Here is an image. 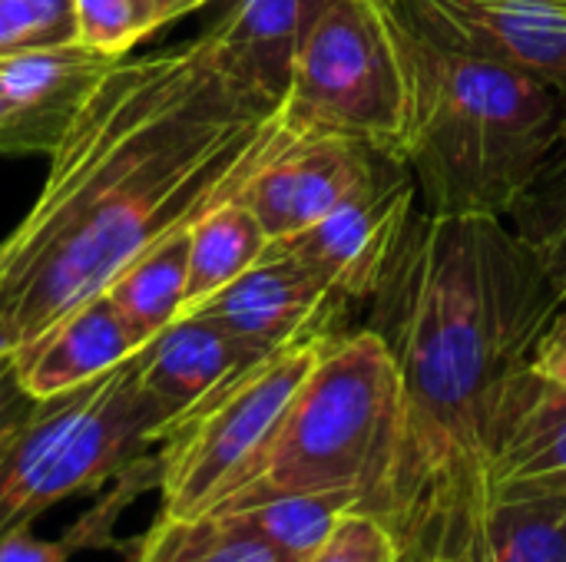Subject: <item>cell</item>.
<instances>
[{"instance_id": "9a60e30c", "label": "cell", "mask_w": 566, "mask_h": 562, "mask_svg": "<svg viewBox=\"0 0 566 562\" xmlns=\"http://www.w3.org/2000/svg\"><path fill=\"white\" fill-rule=\"evenodd\" d=\"M139 348L143 341L123 321L109 295L99 291L66 311L13 361L27 394L46 401L53 394L96 381L99 374L129 361Z\"/></svg>"}, {"instance_id": "44dd1931", "label": "cell", "mask_w": 566, "mask_h": 562, "mask_svg": "<svg viewBox=\"0 0 566 562\" xmlns=\"http://www.w3.org/2000/svg\"><path fill=\"white\" fill-rule=\"evenodd\" d=\"M507 225L514 235L531 248L537 258L554 301L557 315L566 311V116L541 159V169L507 212Z\"/></svg>"}, {"instance_id": "d6986e66", "label": "cell", "mask_w": 566, "mask_h": 562, "mask_svg": "<svg viewBox=\"0 0 566 562\" xmlns=\"http://www.w3.org/2000/svg\"><path fill=\"white\" fill-rule=\"evenodd\" d=\"M269 235L255 212L239 199H226L202 212L189 225V272H186V301L182 315L235 282L245 268H252L265 248Z\"/></svg>"}, {"instance_id": "6da1fadb", "label": "cell", "mask_w": 566, "mask_h": 562, "mask_svg": "<svg viewBox=\"0 0 566 562\" xmlns=\"http://www.w3.org/2000/svg\"><path fill=\"white\" fill-rule=\"evenodd\" d=\"M282 132L219 76L206 40L123 56L50 149L36 202L0 242V351L46 328L149 245L239 195Z\"/></svg>"}, {"instance_id": "484cf974", "label": "cell", "mask_w": 566, "mask_h": 562, "mask_svg": "<svg viewBox=\"0 0 566 562\" xmlns=\"http://www.w3.org/2000/svg\"><path fill=\"white\" fill-rule=\"evenodd\" d=\"M33 411H36V397H30L27 388L20 384L13 354H0V460L10 450V444L20 437Z\"/></svg>"}, {"instance_id": "52a82bcc", "label": "cell", "mask_w": 566, "mask_h": 562, "mask_svg": "<svg viewBox=\"0 0 566 562\" xmlns=\"http://www.w3.org/2000/svg\"><path fill=\"white\" fill-rule=\"evenodd\" d=\"M292 132H335L401 162L405 73L388 0H322L279 109Z\"/></svg>"}, {"instance_id": "d4e9b609", "label": "cell", "mask_w": 566, "mask_h": 562, "mask_svg": "<svg viewBox=\"0 0 566 562\" xmlns=\"http://www.w3.org/2000/svg\"><path fill=\"white\" fill-rule=\"evenodd\" d=\"M308 562H401V547L381 517L355 510L342 517Z\"/></svg>"}, {"instance_id": "5bb4252c", "label": "cell", "mask_w": 566, "mask_h": 562, "mask_svg": "<svg viewBox=\"0 0 566 562\" xmlns=\"http://www.w3.org/2000/svg\"><path fill=\"white\" fill-rule=\"evenodd\" d=\"M262 358L269 354L252 351L219 325L196 315H179L136 351V371L143 391L172 424Z\"/></svg>"}, {"instance_id": "30bf717a", "label": "cell", "mask_w": 566, "mask_h": 562, "mask_svg": "<svg viewBox=\"0 0 566 562\" xmlns=\"http://www.w3.org/2000/svg\"><path fill=\"white\" fill-rule=\"evenodd\" d=\"M342 311L345 305L305 265L269 242L252 268L186 315L219 325L259 354H275L305 338H328Z\"/></svg>"}, {"instance_id": "83f0119b", "label": "cell", "mask_w": 566, "mask_h": 562, "mask_svg": "<svg viewBox=\"0 0 566 562\" xmlns=\"http://www.w3.org/2000/svg\"><path fill=\"white\" fill-rule=\"evenodd\" d=\"M534 371L551 378V381L566 384V311L554 318V325L541 338L537 354H534Z\"/></svg>"}, {"instance_id": "f1b7e54d", "label": "cell", "mask_w": 566, "mask_h": 562, "mask_svg": "<svg viewBox=\"0 0 566 562\" xmlns=\"http://www.w3.org/2000/svg\"><path fill=\"white\" fill-rule=\"evenodd\" d=\"M401 562H481V540H478V530L468 533V537H461V540H448V543L418 550V553L405 556Z\"/></svg>"}, {"instance_id": "8992f818", "label": "cell", "mask_w": 566, "mask_h": 562, "mask_svg": "<svg viewBox=\"0 0 566 562\" xmlns=\"http://www.w3.org/2000/svg\"><path fill=\"white\" fill-rule=\"evenodd\" d=\"M322 341L279 348L166 427L156 454L163 517L212 513L255 480Z\"/></svg>"}, {"instance_id": "f546056e", "label": "cell", "mask_w": 566, "mask_h": 562, "mask_svg": "<svg viewBox=\"0 0 566 562\" xmlns=\"http://www.w3.org/2000/svg\"><path fill=\"white\" fill-rule=\"evenodd\" d=\"M0 152L10 156L13 152V106L0 86Z\"/></svg>"}, {"instance_id": "603a6c76", "label": "cell", "mask_w": 566, "mask_h": 562, "mask_svg": "<svg viewBox=\"0 0 566 562\" xmlns=\"http://www.w3.org/2000/svg\"><path fill=\"white\" fill-rule=\"evenodd\" d=\"M76 40L109 53L129 56V50L166 26L159 0H73Z\"/></svg>"}, {"instance_id": "277c9868", "label": "cell", "mask_w": 566, "mask_h": 562, "mask_svg": "<svg viewBox=\"0 0 566 562\" xmlns=\"http://www.w3.org/2000/svg\"><path fill=\"white\" fill-rule=\"evenodd\" d=\"M401 437V378L378 331L332 335L302 381L265 460L255 494H355L378 513ZM232 500V497H229Z\"/></svg>"}, {"instance_id": "4dcf8cb0", "label": "cell", "mask_w": 566, "mask_h": 562, "mask_svg": "<svg viewBox=\"0 0 566 562\" xmlns=\"http://www.w3.org/2000/svg\"><path fill=\"white\" fill-rule=\"evenodd\" d=\"M206 3H212V0H159L166 23H172V20H176V17H182V13L199 10V7H206Z\"/></svg>"}, {"instance_id": "4fadbf2b", "label": "cell", "mask_w": 566, "mask_h": 562, "mask_svg": "<svg viewBox=\"0 0 566 562\" xmlns=\"http://www.w3.org/2000/svg\"><path fill=\"white\" fill-rule=\"evenodd\" d=\"M119 60L80 40L3 56L0 86L13 106V152L50 156L76 109Z\"/></svg>"}, {"instance_id": "7a4b0ae2", "label": "cell", "mask_w": 566, "mask_h": 562, "mask_svg": "<svg viewBox=\"0 0 566 562\" xmlns=\"http://www.w3.org/2000/svg\"><path fill=\"white\" fill-rule=\"evenodd\" d=\"M554 318V291L507 219L418 205L368 325L401 378V437L375 513L401 560L478 530L507 397Z\"/></svg>"}, {"instance_id": "8fae6325", "label": "cell", "mask_w": 566, "mask_h": 562, "mask_svg": "<svg viewBox=\"0 0 566 562\" xmlns=\"http://www.w3.org/2000/svg\"><path fill=\"white\" fill-rule=\"evenodd\" d=\"M448 40L566 96V0H401Z\"/></svg>"}, {"instance_id": "5b68a950", "label": "cell", "mask_w": 566, "mask_h": 562, "mask_svg": "<svg viewBox=\"0 0 566 562\" xmlns=\"http://www.w3.org/2000/svg\"><path fill=\"white\" fill-rule=\"evenodd\" d=\"M166 427L169 417L139 384L136 354L96 381L36 401L0 460V543L53 503L113 484Z\"/></svg>"}, {"instance_id": "cb8c5ba5", "label": "cell", "mask_w": 566, "mask_h": 562, "mask_svg": "<svg viewBox=\"0 0 566 562\" xmlns=\"http://www.w3.org/2000/svg\"><path fill=\"white\" fill-rule=\"evenodd\" d=\"M76 40L73 0H0V60Z\"/></svg>"}, {"instance_id": "1f68e13d", "label": "cell", "mask_w": 566, "mask_h": 562, "mask_svg": "<svg viewBox=\"0 0 566 562\" xmlns=\"http://www.w3.org/2000/svg\"><path fill=\"white\" fill-rule=\"evenodd\" d=\"M0 354H3V351H0Z\"/></svg>"}, {"instance_id": "2e32d148", "label": "cell", "mask_w": 566, "mask_h": 562, "mask_svg": "<svg viewBox=\"0 0 566 562\" xmlns=\"http://www.w3.org/2000/svg\"><path fill=\"white\" fill-rule=\"evenodd\" d=\"M501 490L566 494V384L537 374L534 364L504 407L491 460V494Z\"/></svg>"}, {"instance_id": "7c38bea8", "label": "cell", "mask_w": 566, "mask_h": 562, "mask_svg": "<svg viewBox=\"0 0 566 562\" xmlns=\"http://www.w3.org/2000/svg\"><path fill=\"white\" fill-rule=\"evenodd\" d=\"M322 0H235L202 33L229 89L259 116H279L305 26Z\"/></svg>"}, {"instance_id": "ffe728a7", "label": "cell", "mask_w": 566, "mask_h": 562, "mask_svg": "<svg viewBox=\"0 0 566 562\" xmlns=\"http://www.w3.org/2000/svg\"><path fill=\"white\" fill-rule=\"evenodd\" d=\"M186 272H189V229H179L143 255H136L109 285L106 295L133 328V335L146 344L163 328H169L182 315L186 301Z\"/></svg>"}, {"instance_id": "ac0fdd59", "label": "cell", "mask_w": 566, "mask_h": 562, "mask_svg": "<svg viewBox=\"0 0 566 562\" xmlns=\"http://www.w3.org/2000/svg\"><path fill=\"white\" fill-rule=\"evenodd\" d=\"M355 510H361L355 494H255L232 497L212 513L239 517L282 562H308Z\"/></svg>"}, {"instance_id": "9c48e42d", "label": "cell", "mask_w": 566, "mask_h": 562, "mask_svg": "<svg viewBox=\"0 0 566 562\" xmlns=\"http://www.w3.org/2000/svg\"><path fill=\"white\" fill-rule=\"evenodd\" d=\"M391 156L335 132H292L282 126L239 189L272 242L289 238L378 179Z\"/></svg>"}, {"instance_id": "e0dca14e", "label": "cell", "mask_w": 566, "mask_h": 562, "mask_svg": "<svg viewBox=\"0 0 566 562\" xmlns=\"http://www.w3.org/2000/svg\"><path fill=\"white\" fill-rule=\"evenodd\" d=\"M478 540L481 562H566V494H491L478 520Z\"/></svg>"}, {"instance_id": "7402d4cb", "label": "cell", "mask_w": 566, "mask_h": 562, "mask_svg": "<svg viewBox=\"0 0 566 562\" xmlns=\"http://www.w3.org/2000/svg\"><path fill=\"white\" fill-rule=\"evenodd\" d=\"M136 562H282L232 513L156 517Z\"/></svg>"}, {"instance_id": "ba28073f", "label": "cell", "mask_w": 566, "mask_h": 562, "mask_svg": "<svg viewBox=\"0 0 566 562\" xmlns=\"http://www.w3.org/2000/svg\"><path fill=\"white\" fill-rule=\"evenodd\" d=\"M418 215V185L405 162L388 159L371 185L335 205L315 225L272 242L305 265L345 308L371 301L385 285Z\"/></svg>"}, {"instance_id": "4316f807", "label": "cell", "mask_w": 566, "mask_h": 562, "mask_svg": "<svg viewBox=\"0 0 566 562\" xmlns=\"http://www.w3.org/2000/svg\"><path fill=\"white\" fill-rule=\"evenodd\" d=\"M73 553H80V543L70 530L56 540H43L27 527L0 543V562H70Z\"/></svg>"}, {"instance_id": "3957f363", "label": "cell", "mask_w": 566, "mask_h": 562, "mask_svg": "<svg viewBox=\"0 0 566 562\" xmlns=\"http://www.w3.org/2000/svg\"><path fill=\"white\" fill-rule=\"evenodd\" d=\"M405 73L401 162L431 215L507 219L566 116L551 83L481 56L388 0Z\"/></svg>"}]
</instances>
